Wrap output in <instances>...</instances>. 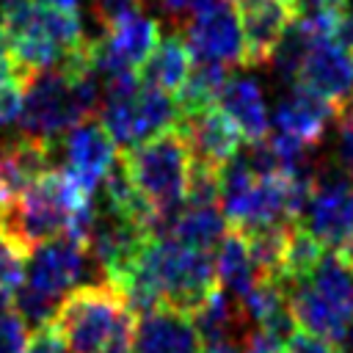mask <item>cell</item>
<instances>
[{
    "mask_svg": "<svg viewBox=\"0 0 353 353\" xmlns=\"http://www.w3.org/2000/svg\"><path fill=\"white\" fill-rule=\"evenodd\" d=\"M325 254L323 243L317 237H312L303 226L292 223L290 226V234H287V245H284V256H281V270H279V279L281 284L287 281H295V279H303L312 273V268L320 262V256Z\"/></svg>",
    "mask_w": 353,
    "mask_h": 353,
    "instance_id": "cell-22",
    "label": "cell"
},
{
    "mask_svg": "<svg viewBox=\"0 0 353 353\" xmlns=\"http://www.w3.org/2000/svg\"><path fill=\"white\" fill-rule=\"evenodd\" d=\"M240 353H284V339L265 328H248V334L240 339Z\"/></svg>",
    "mask_w": 353,
    "mask_h": 353,
    "instance_id": "cell-29",
    "label": "cell"
},
{
    "mask_svg": "<svg viewBox=\"0 0 353 353\" xmlns=\"http://www.w3.org/2000/svg\"><path fill=\"white\" fill-rule=\"evenodd\" d=\"M339 138H336V163L339 171L353 182V110L345 108L339 116Z\"/></svg>",
    "mask_w": 353,
    "mask_h": 353,
    "instance_id": "cell-27",
    "label": "cell"
},
{
    "mask_svg": "<svg viewBox=\"0 0 353 353\" xmlns=\"http://www.w3.org/2000/svg\"><path fill=\"white\" fill-rule=\"evenodd\" d=\"M328 36H331L342 50H347V52L353 55V6H350V3H345V6L334 14Z\"/></svg>",
    "mask_w": 353,
    "mask_h": 353,
    "instance_id": "cell-30",
    "label": "cell"
},
{
    "mask_svg": "<svg viewBox=\"0 0 353 353\" xmlns=\"http://www.w3.org/2000/svg\"><path fill=\"white\" fill-rule=\"evenodd\" d=\"M190 66H193V55H190L185 36L168 33L154 44V50L143 58V63L138 66L135 74L146 85H154L165 94H176L179 85L185 83Z\"/></svg>",
    "mask_w": 353,
    "mask_h": 353,
    "instance_id": "cell-16",
    "label": "cell"
},
{
    "mask_svg": "<svg viewBox=\"0 0 353 353\" xmlns=\"http://www.w3.org/2000/svg\"><path fill=\"white\" fill-rule=\"evenodd\" d=\"M28 325L17 312H0V353H25Z\"/></svg>",
    "mask_w": 353,
    "mask_h": 353,
    "instance_id": "cell-24",
    "label": "cell"
},
{
    "mask_svg": "<svg viewBox=\"0 0 353 353\" xmlns=\"http://www.w3.org/2000/svg\"><path fill=\"white\" fill-rule=\"evenodd\" d=\"M347 108H350V110H353V102H350V105H347ZM342 110H345V108H342ZM342 110H339V113H342Z\"/></svg>",
    "mask_w": 353,
    "mask_h": 353,
    "instance_id": "cell-37",
    "label": "cell"
},
{
    "mask_svg": "<svg viewBox=\"0 0 353 353\" xmlns=\"http://www.w3.org/2000/svg\"><path fill=\"white\" fill-rule=\"evenodd\" d=\"M97 77L99 72L91 58L66 61L33 74L22 94L19 132L39 141H55L83 119L97 116L102 99Z\"/></svg>",
    "mask_w": 353,
    "mask_h": 353,
    "instance_id": "cell-1",
    "label": "cell"
},
{
    "mask_svg": "<svg viewBox=\"0 0 353 353\" xmlns=\"http://www.w3.org/2000/svg\"><path fill=\"white\" fill-rule=\"evenodd\" d=\"M314 33H320V30H314L306 19H298V17H295V19L284 28L281 39L276 41V47H273V52H270V58H268V66H270L281 80L295 83L298 74H301V66H303V58H306V52H309V44H312Z\"/></svg>",
    "mask_w": 353,
    "mask_h": 353,
    "instance_id": "cell-21",
    "label": "cell"
},
{
    "mask_svg": "<svg viewBox=\"0 0 353 353\" xmlns=\"http://www.w3.org/2000/svg\"><path fill=\"white\" fill-rule=\"evenodd\" d=\"M229 66L223 63H215V61H196L193 58V66L185 77V83L179 85L174 102L179 108V116H190V113H199L210 105H215V97L221 91V85L226 83Z\"/></svg>",
    "mask_w": 353,
    "mask_h": 353,
    "instance_id": "cell-20",
    "label": "cell"
},
{
    "mask_svg": "<svg viewBox=\"0 0 353 353\" xmlns=\"http://www.w3.org/2000/svg\"><path fill=\"white\" fill-rule=\"evenodd\" d=\"M215 105L234 121V127L240 130V135L245 141H259L268 135L270 119H268L265 94L256 80L226 77V83L221 85V91L215 97Z\"/></svg>",
    "mask_w": 353,
    "mask_h": 353,
    "instance_id": "cell-15",
    "label": "cell"
},
{
    "mask_svg": "<svg viewBox=\"0 0 353 353\" xmlns=\"http://www.w3.org/2000/svg\"><path fill=\"white\" fill-rule=\"evenodd\" d=\"M174 130L185 138L190 160L212 168H221L243 143L240 130L218 105H210L190 116H179Z\"/></svg>",
    "mask_w": 353,
    "mask_h": 353,
    "instance_id": "cell-11",
    "label": "cell"
},
{
    "mask_svg": "<svg viewBox=\"0 0 353 353\" xmlns=\"http://www.w3.org/2000/svg\"><path fill=\"white\" fill-rule=\"evenodd\" d=\"M52 325L61 331L69 353H99L116 334L135 325V314L116 287L91 281L63 295Z\"/></svg>",
    "mask_w": 353,
    "mask_h": 353,
    "instance_id": "cell-4",
    "label": "cell"
},
{
    "mask_svg": "<svg viewBox=\"0 0 353 353\" xmlns=\"http://www.w3.org/2000/svg\"><path fill=\"white\" fill-rule=\"evenodd\" d=\"M243 44H245V66H265L284 28L295 19L292 0H240L237 6Z\"/></svg>",
    "mask_w": 353,
    "mask_h": 353,
    "instance_id": "cell-13",
    "label": "cell"
},
{
    "mask_svg": "<svg viewBox=\"0 0 353 353\" xmlns=\"http://www.w3.org/2000/svg\"><path fill=\"white\" fill-rule=\"evenodd\" d=\"M25 256H28V251L0 232V290H6L11 295L17 292V287L22 284V276H25Z\"/></svg>",
    "mask_w": 353,
    "mask_h": 353,
    "instance_id": "cell-23",
    "label": "cell"
},
{
    "mask_svg": "<svg viewBox=\"0 0 353 353\" xmlns=\"http://www.w3.org/2000/svg\"><path fill=\"white\" fill-rule=\"evenodd\" d=\"M284 353H334V347H331V342H325L320 336H312V334L298 328L295 334L287 336Z\"/></svg>",
    "mask_w": 353,
    "mask_h": 353,
    "instance_id": "cell-31",
    "label": "cell"
},
{
    "mask_svg": "<svg viewBox=\"0 0 353 353\" xmlns=\"http://www.w3.org/2000/svg\"><path fill=\"white\" fill-rule=\"evenodd\" d=\"M121 163L154 210V237H165L176 212L185 204L190 152L176 130H165L143 143L121 149Z\"/></svg>",
    "mask_w": 353,
    "mask_h": 353,
    "instance_id": "cell-2",
    "label": "cell"
},
{
    "mask_svg": "<svg viewBox=\"0 0 353 353\" xmlns=\"http://www.w3.org/2000/svg\"><path fill=\"white\" fill-rule=\"evenodd\" d=\"M8 3H14V0H0V8H3V6H8Z\"/></svg>",
    "mask_w": 353,
    "mask_h": 353,
    "instance_id": "cell-35",
    "label": "cell"
},
{
    "mask_svg": "<svg viewBox=\"0 0 353 353\" xmlns=\"http://www.w3.org/2000/svg\"><path fill=\"white\" fill-rule=\"evenodd\" d=\"M160 3V8H163V14L182 30L190 19H196L199 14H204V11H210L212 6H218L221 0H157Z\"/></svg>",
    "mask_w": 353,
    "mask_h": 353,
    "instance_id": "cell-26",
    "label": "cell"
},
{
    "mask_svg": "<svg viewBox=\"0 0 353 353\" xmlns=\"http://www.w3.org/2000/svg\"><path fill=\"white\" fill-rule=\"evenodd\" d=\"M190 323H193L201 345H218V342L240 345V339L251 328L240 312V303L232 295H226L221 287H215L207 295V301L190 314Z\"/></svg>",
    "mask_w": 353,
    "mask_h": 353,
    "instance_id": "cell-17",
    "label": "cell"
},
{
    "mask_svg": "<svg viewBox=\"0 0 353 353\" xmlns=\"http://www.w3.org/2000/svg\"><path fill=\"white\" fill-rule=\"evenodd\" d=\"M63 149V171L88 193L97 190V185L105 179L110 165L116 163V141L105 130V124L91 116L66 130L61 138Z\"/></svg>",
    "mask_w": 353,
    "mask_h": 353,
    "instance_id": "cell-9",
    "label": "cell"
},
{
    "mask_svg": "<svg viewBox=\"0 0 353 353\" xmlns=\"http://www.w3.org/2000/svg\"><path fill=\"white\" fill-rule=\"evenodd\" d=\"M160 41V22L149 14H130L113 28H108L99 39H91V58L99 77H116L127 72H138L143 58Z\"/></svg>",
    "mask_w": 353,
    "mask_h": 353,
    "instance_id": "cell-6",
    "label": "cell"
},
{
    "mask_svg": "<svg viewBox=\"0 0 353 353\" xmlns=\"http://www.w3.org/2000/svg\"><path fill=\"white\" fill-rule=\"evenodd\" d=\"M88 3H91V14L102 25V30H108L116 22H121L124 17L141 11V0H88Z\"/></svg>",
    "mask_w": 353,
    "mask_h": 353,
    "instance_id": "cell-25",
    "label": "cell"
},
{
    "mask_svg": "<svg viewBox=\"0 0 353 353\" xmlns=\"http://www.w3.org/2000/svg\"><path fill=\"white\" fill-rule=\"evenodd\" d=\"M25 353H69L61 331L47 323L41 328H33V334L28 336V345H25Z\"/></svg>",
    "mask_w": 353,
    "mask_h": 353,
    "instance_id": "cell-28",
    "label": "cell"
},
{
    "mask_svg": "<svg viewBox=\"0 0 353 353\" xmlns=\"http://www.w3.org/2000/svg\"><path fill=\"white\" fill-rule=\"evenodd\" d=\"M33 3L52 11H77V0H33Z\"/></svg>",
    "mask_w": 353,
    "mask_h": 353,
    "instance_id": "cell-33",
    "label": "cell"
},
{
    "mask_svg": "<svg viewBox=\"0 0 353 353\" xmlns=\"http://www.w3.org/2000/svg\"><path fill=\"white\" fill-rule=\"evenodd\" d=\"M295 83L328 99L339 113L353 102V58L328 33H314Z\"/></svg>",
    "mask_w": 353,
    "mask_h": 353,
    "instance_id": "cell-10",
    "label": "cell"
},
{
    "mask_svg": "<svg viewBox=\"0 0 353 353\" xmlns=\"http://www.w3.org/2000/svg\"><path fill=\"white\" fill-rule=\"evenodd\" d=\"M132 353H201V339L190 317L160 306L138 314L132 328Z\"/></svg>",
    "mask_w": 353,
    "mask_h": 353,
    "instance_id": "cell-14",
    "label": "cell"
},
{
    "mask_svg": "<svg viewBox=\"0 0 353 353\" xmlns=\"http://www.w3.org/2000/svg\"><path fill=\"white\" fill-rule=\"evenodd\" d=\"M226 3H232V6H234V3H240V0H226Z\"/></svg>",
    "mask_w": 353,
    "mask_h": 353,
    "instance_id": "cell-36",
    "label": "cell"
},
{
    "mask_svg": "<svg viewBox=\"0 0 353 353\" xmlns=\"http://www.w3.org/2000/svg\"><path fill=\"white\" fill-rule=\"evenodd\" d=\"M196 61H215L223 66H245V44L237 8L226 0L199 14L179 30Z\"/></svg>",
    "mask_w": 353,
    "mask_h": 353,
    "instance_id": "cell-8",
    "label": "cell"
},
{
    "mask_svg": "<svg viewBox=\"0 0 353 353\" xmlns=\"http://www.w3.org/2000/svg\"><path fill=\"white\" fill-rule=\"evenodd\" d=\"M135 328V325H132ZM132 328H127V331H121V334H116L99 353H132Z\"/></svg>",
    "mask_w": 353,
    "mask_h": 353,
    "instance_id": "cell-32",
    "label": "cell"
},
{
    "mask_svg": "<svg viewBox=\"0 0 353 353\" xmlns=\"http://www.w3.org/2000/svg\"><path fill=\"white\" fill-rule=\"evenodd\" d=\"M85 268H88L85 245L69 234H58L28 251L22 281L39 292L63 301L66 290H72L83 279Z\"/></svg>",
    "mask_w": 353,
    "mask_h": 353,
    "instance_id": "cell-7",
    "label": "cell"
},
{
    "mask_svg": "<svg viewBox=\"0 0 353 353\" xmlns=\"http://www.w3.org/2000/svg\"><path fill=\"white\" fill-rule=\"evenodd\" d=\"M226 226L229 223L218 204H182L165 237H174L176 243L190 248L212 251L229 232Z\"/></svg>",
    "mask_w": 353,
    "mask_h": 353,
    "instance_id": "cell-19",
    "label": "cell"
},
{
    "mask_svg": "<svg viewBox=\"0 0 353 353\" xmlns=\"http://www.w3.org/2000/svg\"><path fill=\"white\" fill-rule=\"evenodd\" d=\"M99 121L116 146L130 149L165 130H174L179 121V108L165 91L146 85L135 72H127L105 80Z\"/></svg>",
    "mask_w": 353,
    "mask_h": 353,
    "instance_id": "cell-3",
    "label": "cell"
},
{
    "mask_svg": "<svg viewBox=\"0 0 353 353\" xmlns=\"http://www.w3.org/2000/svg\"><path fill=\"white\" fill-rule=\"evenodd\" d=\"M215 279H218V287L232 295L234 301H240L262 276L248 254V245H245V237L240 229H232L223 234V240L218 243V251H215Z\"/></svg>",
    "mask_w": 353,
    "mask_h": 353,
    "instance_id": "cell-18",
    "label": "cell"
},
{
    "mask_svg": "<svg viewBox=\"0 0 353 353\" xmlns=\"http://www.w3.org/2000/svg\"><path fill=\"white\" fill-rule=\"evenodd\" d=\"M336 116L339 113L328 99L306 88L303 83H295L273 110V132L309 146H320L328 124L336 121Z\"/></svg>",
    "mask_w": 353,
    "mask_h": 353,
    "instance_id": "cell-12",
    "label": "cell"
},
{
    "mask_svg": "<svg viewBox=\"0 0 353 353\" xmlns=\"http://www.w3.org/2000/svg\"><path fill=\"white\" fill-rule=\"evenodd\" d=\"M201 353H240V347L232 345V342H218V345H207V347H201Z\"/></svg>",
    "mask_w": 353,
    "mask_h": 353,
    "instance_id": "cell-34",
    "label": "cell"
},
{
    "mask_svg": "<svg viewBox=\"0 0 353 353\" xmlns=\"http://www.w3.org/2000/svg\"><path fill=\"white\" fill-rule=\"evenodd\" d=\"M295 223L353 265V182L339 168L320 165Z\"/></svg>",
    "mask_w": 353,
    "mask_h": 353,
    "instance_id": "cell-5",
    "label": "cell"
}]
</instances>
